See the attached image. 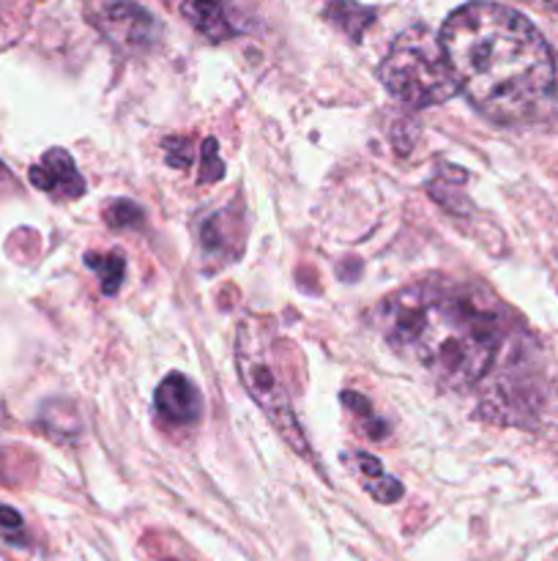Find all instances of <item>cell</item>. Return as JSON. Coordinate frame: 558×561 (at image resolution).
<instances>
[{
	"mask_svg": "<svg viewBox=\"0 0 558 561\" xmlns=\"http://www.w3.org/2000/svg\"><path fill=\"white\" fill-rule=\"evenodd\" d=\"M438 42L457 91L490 121L525 124L550 110L556 60L520 11L468 3L443 22Z\"/></svg>",
	"mask_w": 558,
	"mask_h": 561,
	"instance_id": "1",
	"label": "cell"
},
{
	"mask_svg": "<svg viewBox=\"0 0 558 561\" xmlns=\"http://www.w3.org/2000/svg\"><path fill=\"white\" fill-rule=\"evenodd\" d=\"M383 332L438 383L468 389L496 365L507 323L498 301L476 285L427 279L383 301Z\"/></svg>",
	"mask_w": 558,
	"mask_h": 561,
	"instance_id": "2",
	"label": "cell"
},
{
	"mask_svg": "<svg viewBox=\"0 0 558 561\" xmlns=\"http://www.w3.org/2000/svg\"><path fill=\"white\" fill-rule=\"evenodd\" d=\"M381 77L388 93L408 107L443 104L457 91L441 42L425 27H410L392 44Z\"/></svg>",
	"mask_w": 558,
	"mask_h": 561,
	"instance_id": "3",
	"label": "cell"
},
{
	"mask_svg": "<svg viewBox=\"0 0 558 561\" xmlns=\"http://www.w3.org/2000/svg\"><path fill=\"white\" fill-rule=\"evenodd\" d=\"M235 365H239V376L244 381L246 392L260 405L268 422L282 433L284 442L301 458H310V447H306V438L293 414L288 389H284L282 378H279L271 345H268L263 327H257L255 321H244L239 334H235Z\"/></svg>",
	"mask_w": 558,
	"mask_h": 561,
	"instance_id": "4",
	"label": "cell"
},
{
	"mask_svg": "<svg viewBox=\"0 0 558 561\" xmlns=\"http://www.w3.org/2000/svg\"><path fill=\"white\" fill-rule=\"evenodd\" d=\"M102 31L113 44H118L126 53H140L148 49L156 38V22L140 9L137 3H113L104 9L102 14Z\"/></svg>",
	"mask_w": 558,
	"mask_h": 561,
	"instance_id": "5",
	"label": "cell"
},
{
	"mask_svg": "<svg viewBox=\"0 0 558 561\" xmlns=\"http://www.w3.org/2000/svg\"><path fill=\"white\" fill-rule=\"evenodd\" d=\"M31 184L47 192V195L63 197V201H74V197L85 192V181L77 173L74 159L63 148H49L42 157V162L33 164Z\"/></svg>",
	"mask_w": 558,
	"mask_h": 561,
	"instance_id": "6",
	"label": "cell"
},
{
	"mask_svg": "<svg viewBox=\"0 0 558 561\" xmlns=\"http://www.w3.org/2000/svg\"><path fill=\"white\" fill-rule=\"evenodd\" d=\"M156 411L170 425H191L202 414L200 389L181 373H170L156 389Z\"/></svg>",
	"mask_w": 558,
	"mask_h": 561,
	"instance_id": "7",
	"label": "cell"
},
{
	"mask_svg": "<svg viewBox=\"0 0 558 561\" xmlns=\"http://www.w3.org/2000/svg\"><path fill=\"white\" fill-rule=\"evenodd\" d=\"M235 239L244 241V225H241V214H235L233 208H224V211L213 214L206 225H202V252L206 257H219V261H233L241 252V247H235Z\"/></svg>",
	"mask_w": 558,
	"mask_h": 561,
	"instance_id": "8",
	"label": "cell"
},
{
	"mask_svg": "<svg viewBox=\"0 0 558 561\" xmlns=\"http://www.w3.org/2000/svg\"><path fill=\"white\" fill-rule=\"evenodd\" d=\"M181 11L211 42H224L233 33L222 0H181Z\"/></svg>",
	"mask_w": 558,
	"mask_h": 561,
	"instance_id": "9",
	"label": "cell"
},
{
	"mask_svg": "<svg viewBox=\"0 0 558 561\" xmlns=\"http://www.w3.org/2000/svg\"><path fill=\"white\" fill-rule=\"evenodd\" d=\"M353 460H356V469H359V477H361V482H364L367 493H370L375 502L394 504L403 499V485H399V480H394L392 474H386V471H383L381 460L372 458V455H367V453H353Z\"/></svg>",
	"mask_w": 558,
	"mask_h": 561,
	"instance_id": "10",
	"label": "cell"
},
{
	"mask_svg": "<svg viewBox=\"0 0 558 561\" xmlns=\"http://www.w3.org/2000/svg\"><path fill=\"white\" fill-rule=\"evenodd\" d=\"M326 16L334 25L342 27L353 42H359L367 25H372V20H375V11L364 9V5L353 3V0H332V5L326 9Z\"/></svg>",
	"mask_w": 558,
	"mask_h": 561,
	"instance_id": "11",
	"label": "cell"
},
{
	"mask_svg": "<svg viewBox=\"0 0 558 561\" xmlns=\"http://www.w3.org/2000/svg\"><path fill=\"white\" fill-rule=\"evenodd\" d=\"M85 263L98 274L104 294L107 296L118 294L120 283H124V274H126V261L120 252H109V255H96V252H91V255L85 257Z\"/></svg>",
	"mask_w": 558,
	"mask_h": 561,
	"instance_id": "12",
	"label": "cell"
},
{
	"mask_svg": "<svg viewBox=\"0 0 558 561\" xmlns=\"http://www.w3.org/2000/svg\"><path fill=\"white\" fill-rule=\"evenodd\" d=\"M104 219L109 222V228H140L142 208L131 201H115L113 206L104 211Z\"/></svg>",
	"mask_w": 558,
	"mask_h": 561,
	"instance_id": "13",
	"label": "cell"
},
{
	"mask_svg": "<svg viewBox=\"0 0 558 561\" xmlns=\"http://www.w3.org/2000/svg\"><path fill=\"white\" fill-rule=\"evenodd\" d=\"M222 175H224V162L219 159L217 140H206V142H202L200 181H202V184H211V181H222Z\"/></svg>",
	"mask_w": 558,
	"mask_h": 561,
	"instance_id": "14",
	"label": "cell"
},
{
	"mask_svg": "<svg viewBox=\"0 0 558 561\" xmlns=\"http://www.w3.org/2000/svg\"><path fill=\"white\" fill-rule=\"evenodd\" d=\"M164 148H167V162L173 168H189L191 159H195V148L186 137H170V140H164Z\"/></svg>",
	"mask_w": 558,
	"mask_h": 561,
	"instance_id": "15",
	"label": "cell"
},
{
	"mask_svg": "<svg viewBox=\"0 0 558 561\" xmlns=\"http://www.w3.org/2000/svg\"><path fill=\"white\" fill-rule=\"evenodd\" d=\"M342 403L348 405V409L353 411L356 416H364L367 422H375V414H372L370 400L361 398V394H356V392H342Z\"/></svg>",
	"mask_w": 558,
	"mask_h": 561,
	"instance_id": "16",
	"label": "cell"
},
{
	"mask_svg": "<svg viewBox=\"0 0 558 561\" xmlns=\"http://www.w3.org/2000/svg\"><path fill=\"white\" fill-rule=\"evenodd\" d=\"M0 531H3L5 537H14L22 531V515L16 513V510L3 507V504H0Z\"/></svg>",
	"mask_w": 558,
	"mask_h": 561,
	"instance_id": "17",
	"label": "cell"
},
{
	"mask_svg": "<svg viewBox=\"0 0 558 561\" xmlns=\"http://www.w3.org/2000/svg\"><path fill=\"white\" fill-rule=\"evenodd\" d=\"M14 179H11V173H9V168H5V164H0V192H5V190H14Z\"/></svg>",
	"mask_w": 558,
	"mask_h": 561,
	"instance_id": "18",
	"label": "cell"
},
{
	"mask_svg": "<svg viewBox=\"0 0 558 561\" xmlns=\"http://www.w3.org/2000/svg\"><path fill=\"white\" fill-rule=\"evenodd\" d=\"M170 561H173V559H170Z\"/></svg>",
	"mask_w": 558,
	"mask_h": 561,
	"instance_id": "19",
	"label": "cell"
}]
</instances>
